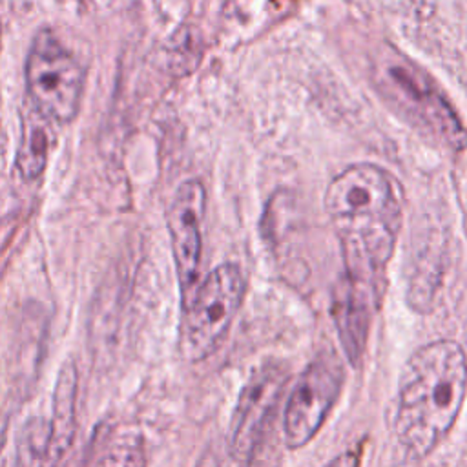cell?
Segmentation results:
<instances>
[{
  "mask_svg": "<svg viewBox=\"0 0 467 467\" xmlns=\"http://www.w3.org/2000/svg\"><path fill=\"white\" fill-rule=\"evenodd\" d=\"M86 71L78 58L47 29L33 38L26 60L29 102L53 124L71 122L80 108Z\"/></svg>",
  "mask_w": 467,
  "mask_h": 467,
  "instance_id": "obj_3",
  "label": "cell"
},
{
  "mask_svg": "<svg viewBox=\"0 0 467 467\" xmlns=\"http://www.w3.org/2000/svg\"><path fill=\"white\" fill-rule=\"evenodd\" d=\"M379 303L378 294L367 285L343 275L332 296V317L350 365L358 367L368 341L372 306Z\"/></svg>",
  "mask_w": 467,
  "mask_h": 467,
  "instance_id": "obj_10",
  "label": "cell"
},
{
  "mask_svg": "<svg viewBox=\"0 0 467 467\" xmlns=\"http://www.w3.org/2000/svg\"><path fill=\"white\" fill-rule=\"evenodd\" d=\"M325 206L343 248L345 275L381 297L385 266L401 224L398 182L378 166L356 164L330 181Z\"/></svg>",
  "mask_w": 467,
  "mask_h": 467,
  "instance_id": "obj_1",
  "label": "cell"
},
{
  "mask_svg": "<svg viewBox=\"0 0 467 467\" xmlns=\"http://www.w3.org/2000/svg\"><path fill=\"white\" fill-rule=\"evenodd\" d=\"M343 365L332 352L319 354L292 387L285 414L283 440L288 449L306 445L323 427L343 389Z\"/></svg>",
  "mask_w": 467,
  "mask_h": 467,
  "instance_id": "obj_6",
  "label": "cell"
},
{
  "mask_svg": "<svg viewBox=\"0 0 467 467\" xmlns=\"http://www.w3.org/2000/svg\"><path fill=\"white\" fill-rule=\"evenodd\" d=\"M244 292L237 265L213 268L186 303L182 325V354L190 361H202L217 350L241 306Z\"/></svg>",
  "mask_w": 467,
  "mask_h": 467,
  "instance_id": "obj_4",
  "label": "cell"
},
{
  "mask_svg": "<svg viewBox=\"0 0 467 467\" xmlns=\"http://www.w3.org/2000/svg\"><path fill=\"white\" fill-rule=\"evenodd\" d=\"M290 372L283 361H266L252 370L246 379L230 425V452L235 460H246L268 436L279 400L286 389Z\"/></svg>",
  "mask_w": 467,
  "mask_h": 467,
  "instance_id": "obj_7",
  "label": "cell"
},
{
  "mask_svg": "<svg viewBox=\"0 0 467 467\" xmlns=\"http://www.w3.org/2000/svg\"><path fill=\"white\" fill-rule=\"evenodd\" d=\"M0 467H4V463H2V462H0Z\"/></svg>",
  "mask_w": 467,
  "mask_h": 467,
  "instance_id": "obj_16",
  "label": "cell"
},
{
  "mask_svg": "<svg viewBox=\"0 0 467 467\" xmlns=\"http://www.w3.org/2000/svg\"><path fill=\"white\" fill-rule=\"evenodd\" d=\"M78 372L75 363H66L55 383L51 412L46 423H38L29 432V451L38 467H58L66 458L77 427Z\"/></svg>",
  "mask_w": 467,
  "mask_h": 467,
  "instance_id": "obj_8",
  "label": "cell"
},
{
  "mask_svg": "<svg viewBox=\"0 0 467 467\" xmlns=\"http://www.w3.org/2000/svg\"><path fill=\"white\" fill-rule=\"evenodd\" d=\"M53 122L44 117L31 102L20 111V142L15 159L18 175L24 181H35L42 175L47 164V155L53 146Z\"/></svg>",
  "mask_w": 467,
  "mask_h": 467,
  "instance_id": "obj_11",
  "label": "cell"
},
{
  "mask_svg": "<svg viewBox=\"0 0 467 467\" xmlns=\"http://www.w3.org/2000/svg\"><path fill=\"white\" fill-rule=\"evenodd\" d=\"M383 82L385 93L421 133L454 151L467 148V130L432 78L418 66L392 62Z\"/></svg>",
  "mask_w": 467,
  "mask_h": 467,
  "instance_id": "obj_5",
  "label": "cell"
},
{
  "mask_svg": "<svg viewBox=\"0 0 467 467\" xmlns=\"http://www.w3.org/2000/svg\"><path fill=\"white\" fill-rule=\"evenodd\" d=\"M241 463L243 467H277L279 452L275 449V441L272 440V436H266Z\"/></svg>",
  "mask_w": 467,
  "mask_h": 467,
  "instance_id": "obj_13",
  "label": "cell"
},
{
  "mask_svg": "<svg viewBox=\"0 0 467 467\" xmlns=\"http://www.w3.org/2000/svg\"><path fill=\"white\" fill-rule=\"evenodd\" d=\"M202 467H215V463H213V462H210L208 465H202Z\"/></svg>",
  "mask_w": 467,
  "mask_h": 467,
  "instance_id": "obj_15",
  "label": "cell"
},
{
  "mask_svg": "<svg viewBox=\"0 0 467 467\" xmlns=\"http://www.w3.org/2000/svg\"><path fill=\"white\" fill-rule=\"evenodd\" d=\"M206 193L199 181L182 182L168 208V230L177 277L186 296L193 288L201 261V224Z\"/></svg>",
  "mask_w": 467,
  "mask_h": 467,
  "instance_id": "obj_9",
  "label": "cell"
},
{
  "mask_svg": "<svg viewBox=\"0 0 467 467\" xmlns=\"http://www.w3.org/2000/svg\"><path fill=\"white\" fill-rule=\"evenodd\" d=\"M325 467H359V452L347 451L339 456H336L328 465Z\"/></svg>",
  "mask_w": 467,
  "mask_h": 467,
  "instance_id": "obj_14",
  "label": "cell"
},
{
  "mask_svg": "<svg viewBox=\"0 0 467 467\" xmlns=\"http://www.w3.org/2000/svg\"><path fill=\"white\" fill-rule=\"evenodd\" d=\"M467 396V356L452 339L410 354L398 389L394 434L410 458H425L452 429Z\"/></svg>",
  "mask_w": 467,
  "mask_h": 467,
  "instance_id": "obj_2",
  "label": "cell"
},
{
  "mask_svg": "<svg viewBox=\"0 0 467 467\" xmlns=\"http://www.w3.org/2000/svg\"><path fill=\"white\" fill-rule=\"evenodd\" d=\"M93 467H146L144 445L137 438H128L108 449Z\"/></svg>",
  "mask_w": 467,
  "mask_h": 467,
  "instance_id": "obj_12",
  "label": "cell"
}]
</instances>
